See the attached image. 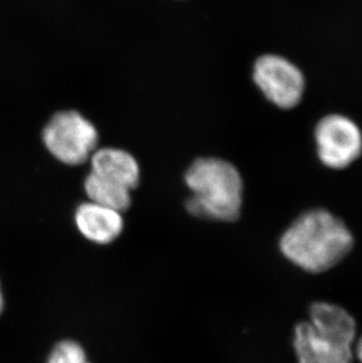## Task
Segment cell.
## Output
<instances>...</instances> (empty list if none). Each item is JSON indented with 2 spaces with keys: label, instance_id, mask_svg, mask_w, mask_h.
I'll use <instances>...</instances> for the list:
<instances>
[{
  "label": "cell",
  "instance_id": "obj_1",
  "mask_svg": "<svg viewBox=\"0 0 362 363\" xmlns=\"http://www.w3.org/2000/svg\"><path fill=\"white\" fill-rule=\"evenodd\" d=\"M354 246L349 227L326 209H311L294 221L280 240V250L290 262L309 273L335 267Z\"/></svg>",
  "mask_w": 362,
  "mask_h": 363
},
{
  "label": "cell",
  "instance_id": "obj_2",
  "mask_svg": "<svg viewBox=\"0 0 362 363\" xmlns=\"http://www.w3.org/2000/svg\"><path fill=\"white\" fill-rule=\"evenodd\" d=\"M356 320L345 308L314 302L309 320L294 329V350L299 363H352Z\"/></svg>",
  "mask_w": 362,
  "mask_h": 363
},
{
  "label": "cell",
  "instance_id": "obj_3",
  "mask_svg": "<svg viewBox=\"0 0 362 363\" xmlns=\"http://www.w3.org/2000/svg\"><path fill=\"white\" fill-rule=\"evenodd\" d=\"M185 182L193 194L186 201L192 216L219 221L239 218L243 184L232 164L218 158L198 159L188 167Z\"/></svg>",
  "mask_w": 362,
  "mask_h": 363
},
{
  "label": "cell",
  "instance_id": "obj_4",
  "mask_svg": "<svg viewBox=\"0 0 362 363\" xmlns=\"http://www.w3.org/2000/svg\"><path fill=\"white\" fill-rule=\"evenodd\" d=\"M98 130L77 111H62L48 121L43 141L57 160L69 166L87 162L98 144Z\"/></svg>",
  "mask_w": 362,
  "mask_h": 363
},
{
  "label": "cell",
  "instance_id": "obj_5",
  "mask_svg": "<svg viewBox=\"0 0 362 363\" xmlns=\"http://www.w3.org/2000/svg\"><path fill=\"white\" fill-rule=\"evenodd\" d=\"M253 79L267 99L280 108L297 106L304 93L300 69L279 55L260 57L254 64Z\"/></svg>",
  "mask_w": 362,
  "mask_h": 363
},
{
  "label": "cell",
  "instance_id": "obj_6",
  "mask_svg": "<svg viewBox=\"0 0 362 363\" xmlns=\"http://www.w3.org/2000/svg\"><path fill=\"white\" fill-rule=\"evenodd\" d=\"M319 158L327 167L341 169L359 158L362 135L359 127L349 118L328 116L315 130Z\"/></svg>",
  "mask_w": 362,
  "mask_h": 363
},
{
  "label": "cell",
  "instance_id": "obj_7",
  "mask_svg": "<svg viewBox=\"0 0 362 363\" xmlns=\"http://www.w3.org/2000/svg\"><path fill=\"white\" fill-rule=\"evenodd\" d=\"M75 223L87 240L99 245L113 242L124 230L121 213L91 201L77 208Z\"/></svg>",
  "mask_w": 362,
  "mask_h": 363
},
{
  "label": "cell",
  "instance_id": "obj_8",
  "mask_svg": "<svg viewBox=\"0 0 362 363\" xmlns=\"http://www.w3.org/2000/svg\"><path fill=\"white\" fill-rule=\"evenodd\" d=\"M91 173L99 178L132 189L141 179V168L133 155L119 148H102L91 155Z\"/></svg>",
  "mask_w": 362,
  "mask_h": 363
},
{
  "label": "cell",
  "instance_id": "obj_9",
  "mask_svg": "<svg viewBox=\"0 0 362 363\" xmlns=\"http://www.w3.org/2000/svg\"><path fill=\"white\" fill-rule=\"evenodd\" d=\"M85 192L89 201L123 213L131 206V191L114 182L89 173L85 180Z\"/></svg>",
  "mask_w": 362,
  "mask_h": 363
},
{
  "label": "cell",
  "instance_id": "obj_10",
  "mask_svg": "<svg viewBox=\"0 0 362 363\" xmlns=\"http://www.w3.org/2000/svg\"><path fill=\"white\" fill-rule=\"evenodd\" d=\"M48 363H89L82 347L75 341H62L52 350Z\"/></svg>",
  "mask_w": 362,
  "mask_h": 363
},
{
  "label": "cell",
  "instance_id": "obj_11",
  "mask_svg": "<svg viewBox=\"0 0 362 363\" xmlns=\"http://www.w3.org/2000/svg\"><path fill=\"white\" fill-rule=\"evenodd\" d=\"M356 357L359 359L360 362L362 363V336L360 337L359 341L356 343Z\"/></svg>",
  "mask_w": 362,
  "mask_h": 363
},
{
  "label": "cell",
  "instance_id": "obj_12",
  "mask_svg": "<svg viewBox=\"0 0 362 363\" xmlns=\"http://www.w3.org/2000/svg\"><path fill=\"white\" fill-rule=\"evenodd\" d=\"M3 311V295H1V289H0V313Z\"/></svg>",
  "mask_w": 362,
  "mask_h": 363
}]
</instances>
